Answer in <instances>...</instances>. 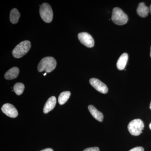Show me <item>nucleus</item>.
<instances>
[{"label":"nucleus","instance_id":"nucleus-11","mask_svg":"<svg viewBox=\"0 0 151 151\" xmlns=\"http://www.w3.org/2000/svg\"><path fill=\"white\" fill-rule=\"evenodd\" d=\"M137 12L139 16L145 18L148 15L150 9L148 7L145 6V3L142 2L139 4Z\"/></svg>","mask_w":151,"mask_h":151},{"label":"nucleus","instance_id":"nucleus-4","mask_svg":"<svg viewBox=\"0 0 151 151\" xmlns=\"http://www.w3.org/2000/svg\"><path fill=\"white\" fill-rule=\"evenodd\" d=\"M144 123L141 119H136L131 121L128 126V129L131 134L137 136L142 133Z\"/></svg>","mask_w":151,"mask_h":151},{"label":"nucleus","instance_id":"nucleus-14","mask_svg":"<svg viewBox=\"0 0 151 151\" xmlns=\"http://www.w3.org/2000/svg\"><path fill=\"white\" fill-rule=\"evenodd\" d=\"M20 17V14L17 9H14L11 11L10 20L12 24H17Z\"/></svg>","mask_w":151,"mask_h":151},{"label":"nucleus","instance_id":"nucleus-2","mask_svg":"<svg viewBox=\"0 0 151 151\" xmlns=\"http://www.w3.org/2000/svg\"><path fill=\"white\" fill-rule=\"evenodd\" d=\"M31 47V44L29 41L22 42L14 49L12 51L13 55L15 58H21L28 52Z\"/></svg>","mask_w":151,"mask_h":151},{"label":"nucleus","instance_id":"nucleus-5","mask_svg":"<svg viewBox=\"0 0 151 151\" xmlns=\"http://www.w3.org/2000/svg\"><path fill=\"white\" fill-rule=\"evenodd\" d=\"M41 18L46 23H50L53 19V12L51 6L47 3H43L40 9Z\"/></svg>","mask_w":151,"mask_h":151},{"label":"nucleus","instance_id":"nucleus-7","mask_svg":"<svg viewBox=\"0 0 151 151\" xmlns=\"http://www.w3.org/2000/svg\"><path fill=\"white\" fill-rule=\"evenodd\" d=\"M89 83L97 91L106 94L108 93V87L104 83L96 78H92L89 80Z\"/></svg>","mask_w":151,"mask_h":151},{"label":"nucleus","instance_id":"nucleus-24","mask_svg":"<svg viewBox=\"0 0 151 151\" xmlns=\"http://www.w3.org/2000/svg\"><path fill=\"white\" fill-rule=\"evenodd\" d=\"M150 56L151 57V52H150Z\"/></svg>","mask_w":151,"mask_h":151},{"label":"nucleus","instance_id":"nucleus-8","mask_svg":"<svg viewBox=\"0 0 151 151\" xmlns=\"http://www.w3.org/2000/svg\"><path fill=\"white\" fill-rule=\"evenodd\" d=\"M1 110L7 116L11 118H16L18 115V112L16 108L13 105L9 103H6L3 105Z\"/></svg>","mask_w":151,"mask_h":151},{"label":"nucleus","instance_id":"nucleus-13","mask_svg":"<svg viewBox=\"0 0 151 151\" xmlns=\"http://www.w3.org/2000/svg\"><path fill=\"white\" fill-rule=\"evenodd\" d=\"M19 69L18 68L14 67L7 71L5 74L4 77L7 80H12L14 79L18 76Z\"/></svg>","mask_w":151,"mask_h":151},{"label":"nucleus","instance_id":"nucleus-9","mask_svg":"<svg viewBox=\"0 0 151 151\" xmlns=\"http://www.w3.org/2000/svg\"><path fill=\"white\" fill-rule=\"evenodd\" d=\"M56 103V97L52 96L49 98L47 100L44 107L43 112L45 113H47L53 110L55 107Z\"/></svg>","mask_w":151,"mask_h":151},{"label":"nucleus","instance_id":"nucleus-16","mask_svg":"<svg viewBox=\"0 0 151 151\" xmlns=\"http://www.w3.org/2000/svg\"><path fill=\"white\" fill-rule=\"evenodd\" d=\"M24 89V84L22 83H17L14 86V91L18 95H20L22 94Z\"/></svg>","mask_w":151,"mask_h":151},{"label":"nucleus","instance_id":"nucleus-23","mask_svg":"<svg viewBox=\"0 0 151 151\" xmlns=\"http://www.w3.org/2000/svg\"><path fill=\"white\" fill-rule=\"evenodd\" d=\"M150 109H151V103H150Z\"/></svg>","mask_w":151,"mask_h":151},{"label":"nucleus","instance_id":"nucleus-3","mask_svg":"<svg viewBox=\"0 0 151 151\" xmlns=\"http://www.w3.org/2000/svg\"><path fill=\"white\" fill-rule=\"evenodd\" d=\"M111 19L115 24L123 25L127 23L128 17L122 9L116 7L113 9Z\"/></svg>","mask_w":151,"mask_h":151},{"label":"nucleus","instance_id":"nucleus-20","mask_svg":"<svg viewBox=\"0 0 151 151\" xmlns=\"http://www.w3.org/2000/svg\"><path fill=\"white\" fill-rule=\"evenodd\" d=\"M149 9H150V13L151 14V5L150 6V8H149Z\"/></svg>","mask_w":151,"mask_h":151},{"label":"nucleus","instance_id":"nucleus-19","mask_svg":"<svg viewBox=\"0 0 151 151\" xmlns=\"http://www.w3.org/2000/svg\"><path fill=\"white\" fill-rule=\"evenodd\" d=\"M40 151H53V150L51 148H47L44 149V150H42Z\"/></svg>","mask_w":151,"mask_h":151},{"label":"nucleus","instance_id":"nucleus-15","mask_svg":"<svg viewBox=\"0 0 151 151\" xmlns=\"http://www.w3.org/2000/svg\"><path fill=\"white\" fill-rule=\"evenodd\" d=\"M70 96V92L69 91H65L62 92L60 94L58 97V103L60 105L65 104L68 100Z\"/></svg>","mask_w":151,"mask_h":151},{"label":"nucleus","instance_id":"nucleus-10","mask_svg":"<svg viewBox=\"0 0 151 151\" xmlns=\"http://www.w3.org/2000/svg\"><path fill=\"white\" fill-rule=\"evenodd\" d=\"M88 109L91 115L94 119L99 122H103V118H104L103 113L98 111L94 106L92 105H90L88 106Z\"/></svg>","mask_w":151,"mask_h":151},{"label":"nucleus","instance_id":"nucleus-18","mask_svg":"<svg viewBox=\"0 0 151 151\" xmlns=\"http://www.w3.org/2000/svg\"><path fill=\"white\" fill-rule=\"evenodd\" d=\"M129 151H144V149L142 147H138L134 148Z\"/></svg>","mask_w":151,"mask_h":151},{"label":"nucleus","instance_id":"nucleus-21","mask_svg":"<svg viewBox=\"0 0 151 151\" xmlns=\"http://www.w3.org/2000/svg\"><path fill=\"white\" fill-rule=\"evenodd\" d=\"M149 127H150V129L151 130V122L150 124V126H149Z\"/></svg>","mask_w":151,"mask_h":151},{"label":"nucleus","instance_id":"nucleus-22","mask_svg":"<svg viewBox=\"0 0 151 151\" xmlns=\"http://www.w3.org/2000/svg\"><path fill=\"white\" fill-rule=\"evenodd\" d=\"M47 72H46V73H44V76H45V75H46V74H47Z\"/></svg>","mask_w":151,"mask_h":151},{"label":"nucleus","instance_id":"nucleus-1","mask_svg":"<svg viewBox=\"0 0 151 151\" xmlns=\"http://www.w3.org/2000/svg\"><path fill=\"white\" fill-rule=\"evenodd\" d=\"M56 60L52 57H46L42 58L39 63L37 70L40 72L45 71L47 73L51 72L55 69Z\"/></svg>","mask_w":151,"mask_h":151},{"label":"nucleus","instance_id":"nucleus-12","mask_svg":"<svg viewBox=\"0 0 151 151\" xmlns=\"http://www.w3.org/2000/svg\"><path fill=\"white\" fill-rule=\"evenodd\" d=\"M128 58H129V56L127 53H123L120 57L116 64L117 68L119 70H122L125 68L128 61Z\"/></svg>","mask_w":151,"mask_h":151},{"label":"nucleus","instance_id":"nucleus-6","mask_svg":"<svg viewBox=\"0 0 151 151\" xmlns=\"http://www.w3.org/2000/svg\"><path fill=\"white\" fill-rule=\"evenodd\" d=\"M78 39L80 42L85 46L92 47L94 46V41L92 36L88 33L81 32L78 34Z\"/></svg>","mask_w":151,"mask_h":151},{"label":"nucleus","instance_id":"nucleus-17","mask_svg":"<svg viewBox=\"0 0 151 151\" xmlns=\"http://www.w3.org/2000/svg\"><path fill=\"white\" fill-rule=\"evenodd\" d=\"M83 151H100V149L97 147H94L86 148Z\"/></svg>","mask_w":151,"mask_h":151}]
</instances>
